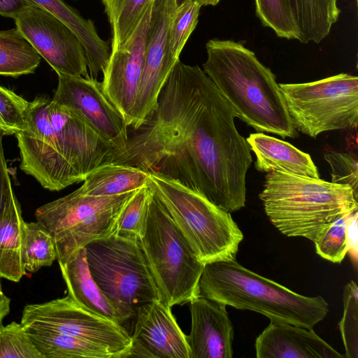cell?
Masks as SVG:
<instances>
[{"label": "cell", "instance_id": "obj_1", "mask_svg": "<svg viewBox=\"0 0 358 358\" xmlns=\"http://www.w3.org/2000/svg\"><path fill=\"white\" fill-rule=\"evenodd\" d=\"M235 113L198 66L178 60L144 122L111 163L176 181L232 213L245 206L252 159Z\"/></svg>", "mask_w": 358, "mask_h": 358}, {"label": "cell", "instance_id": "obj_2", "mask_svg": "<svg viewBox=\"0 0 358 358\" xmlns=\"http://www.w3.org/2000/svg\"><path fill=\"white\" fill-rule=\"evenodd\" d=\"M206 49L203 71L236 117L258 132L296 136L275 76L253 51L238 42L217 38L209 40Z\"/></svg>", "mask_w": 358, "mask_h": 358}, {"label": "cell", "instance_id": "obj_3", "mask_svg": "<svg viewBox=\"0 0 358 358\" xmlns=\"http://www.w3.org/2000/svg\"><path fill=\"white\" fill-rule=\"evenodd\" d=\"M199 293L226 306L262 314L273 322L308 329L329 312L322 296L301 295L243 267L236 259L204 264Z\"/></svg>", "mask_w": 358, "mask_h": 358}, {"label": "cell", "instance_id": "obj_4", "mask_svg": "<svg viewBox=\"0 0 358 358\" xmlns=\"http://www.w3.org/2000/svg\"><path fill=\"white\" fill-rule=\"evenodd\" d=\"M357 196L348 185L270 171L259 199L282 234L315 242L334 220L357 210Z\"/></svg>", "mask_w": 358, "mask_h": 358}, {"label": "cell", "instance_id": "obj_5", "mask_svg": "<svg viewBox=\"0 0 358 358\" xmlns=\"http://www.w3.org/2000/svg\"><path fill=\"white\" fill-rule=\"evenodd\" d=\"M148 185L200 262L236 259L243 234L230 213L176 181L150 174Z\"/></svg>", "mask_w": 358, "mask_h": 358}, {"label": "cell", "instance_id": "obj_6", "mask_svg": "<svg viewBox=\"0 0 358 358\" xmlns=\"http://www.w3.org/2000/svg\"><path fill=\"white\" fill-rule=\"evenodd\" d=\"M85 249L93 279L124 322L140 306L159 300L138 238L112 234L92 240Z\"/></svg>", "mask_w": 358, "mask_h": 358}, {"label": "cell", "instance_id": "obj_7", "mask_svg": "<svg viewBox=\"0 0 358 358\" xmlns=\"http://www.w3.org/2000/svg\"><path fill=\"white\" fill-rule=\"evenodd\" d=\"M139 240L162 303L171 308L199 296L204 264L153 192Z\"/></svg>", "mask_w": 358, "mask_h": 358}, {"label": "cell", "instance_id": "obj_8", "mask_svg": "<svg viewBox=\"0 0 358 358\" xmlns=\"http://www.w3.org/2000/svg\"><path fill=\"white\" fill-rule=\"evenodd\" d=\"M134 192L90 196L77 189L38 208L36 221L52 236L59 265L92 240L115 234L118 215Z\"/></svg>", "mask_w": 358, "mask_h": 358}, {"label": "cell", "instance_id": "obj_9", "mask_svg": "<svg viewBox=\"0 0 358 358\" xmlns=\"http://www.w3.org/2000/svg\"><path fill=\"white\" fill-rule=\"evenodd\" d=\"M279 86L295 130L315 138L323 132L357 127V76L343 73Z\"/></svg>", "mask_w": 358, "mask_h": 358}, {"label": "cell", "instance_id": "obj_10", "mask_svg": "<svg viewBox=\"0 0 358 358\" xmlns=\"http://www.w3.org/2000/svg\"><path fill=\"white\" fill-rule=\"evenodd\" d=\"M24 327L52 331L99 345L115 358H127L131 336L119 323L90 311L71 297L27 304L20 322Z\"/></svg>", "mask_w": 358, "mask_h": 358}, {"label": "cell", "instance_id": "obj_11", "mask_svg": "<svg viewBox=\"0 0 358 358\" xmlns=\"http://www.w3.org/2000/svg\"><path fill=\"white\" fill-rule=\"evenodd\" d=\"M50 99L39 95L29 101L27 127L15 134L20 155V169L50 191H60L80 182L58 152L48 117Z\"/></svg>", "mask_w": 358, "mask_h": 358}, {"label": "cell", "instance_id": "obj_12", "mask_svg": "<svg viewBox=\"0 0 358 358\" xmlns=\"http://www.w3.org/2000/svg\"><path fill=\"white\" fill-rule=\"evenodd\" d=\"M14 20L17 29L57 74L90 78L83 43L59 18L29 4Z\"/></svg>", "mask_w": 358, "mask_h": 358}, {"label": "cell", "instance_id": "obj_13", "mask_svg": "<svg viewBox=\"0 0 358 358\" xmlns=\"http://www.w3.org/2000/svg\"><path fill=\"white\" fill-rule=\"evenodd\" d=\"M48 110L58 152L80 182L113 162L115 148L77 113L52 99Z\"/></svg>", "mask_w": 358, "mask_h": 358}, {"label": "cell", "instance_id": "obj_14", "mask_svg": "<svg viewBox=\"0 0 358 358\" xmlns=\"http://www.w3.org/2000/svg\"><path fill=\"white\" fill-rule=\"evenodd\" d=\"M176 0H152L143 69L129 127L138 128L155 107L159 94L177 62L169 52V29Z\"/></svg>", "mask_w": 358, "mask_h": 358}, {"label": "cell", "instance_id": "obj_15", "mask_svg": "<svg viewBox=\"0 0 358 358\" xmlns=\"http://www.w3.org/2000/svg\"><path fill=\"white\" fill-rule=\"evenodd\" d=\"M52 101L77 113L115 149L122 150L128 139V127L104 94L101 82L92 78L57 74Z\"/></svg>", "mask_w": 358, "mask_h": 358}, {"label": "cell", "instance_id": "obj_16", "mask_svg": "<svg viewBox=\"0 0 358 358\" xmlns=\"http://www.w3.org/2000/svg\"><path fill=\"white\" fill-rule=\"evenodd\" d=\"M152 6V1L127 42L111 51L103 73V91L128 127L142 77Z\"/></svg>", "mask_w": 358, "mask_h": 358}, {"label": "cell", "instance_id": "obj_17", "mask_svg": "<svg viewBox=\"0 0 358 358\" xmlns=\"http://www.w3.org/2000/svg\"><path fill=\"white\" fill-rule=\"evenodd\" d=\"M135 316L129 357L189 358L186 335L170 307L155 300L140 306Z\"/></svg>", "mask_w": 358, "mask_h": 358}, {"label": "cell", "instance_id": "obj_18", "mask_svg": "<svg viewBox=\"0 0 358 358\" xmlns=\"http://www.w3.org/2000/svg\"><path fill=\"white\" fill-rule=\"evenodd\" d=\"M189 303V358H231L234 327L227 306L201 296Z\"/></svg>", "mask_w": 358, "mask_h": 358}, {"label": "cell", "instance_id": "obj_19", "mask_svg": "<svg viewBox=\"0 0 358 358\" xmlns=\"http://www.w3.org/2000/svg\"><path fill=\"white\" fill-rule=\"evenodd\" d=\"M257 358H341L313 329L271 321L255 341Z\"/></svg>", "mask_w": 358, "mask_h": 358}, {"label": "cell", "instance_id": "obj_20", "mask_svg": "<svg viewBox=\"0 0 358 358\" xmlns=\"http://www.w3.org/2000/svg\"><path fill=\"white\" fill-rule=\"evenodd\" d=\"M256 157L255 169L260 172L280 171L319 178L320 174L310 156L290 143L262 132L246 138Z\"/></svg>", "mask_w": 358, "mask_h": 358}, {"label": "cell", "instance_id": "obj_21", "mask_svg": "<svg viewBox=\"0 0 358 358\" xmlns=\"http://www.w3.org/2000/svg\"><path fill=\"white\" fill-rule=\"evenodd\" d=\"M68 295L90 311L119 324L124 322L93 279L87 264L85 248L73 253L59 264Z\"/></svg>", "mask_w": 358, "mask_h": 358}, {"label": "cell", "instance_id": "obj_22", "mask_svg": "<svg viewBox=\"0 0 358 358\" xmlns=\"http://www.w3.org/2000/svg\"><path fill=\"white\" fill-rule=\"evenodd\" d=\"M59 18L78 37L83 45L90 76L96 79L108 64L111 49L99 36L93 21L84 18L64 0H26Z\"/></svg>", "mask_w": 358, "mask_h": 358}, {"label": "cell", "instance_id": "obj_23", "mask_svg": "<svg viewBox=\"0 0 358 358\" xmlns=\"http://www.w3.org/2000/svg\"><path fill=\"white\" fill-rule=\"evenodd\" d=\"M24 223L20 204L13 191L0 215V278L17 282L26 274Z\"/></svg>", "mask_w": 358, "mask_h": 358}, {"label": "cell", "instance_id": "obj_24", "mask_svg": "<svg viewBox=\"0 0 358 358\" xmlns=\"http://www.w3.org/2000/svg\"><path fill=\"white\" fill-rule=\"evenodd\" d=\"M150 173L134 166L109 163L90 173L79 191L90 196H114L136 191L148 185Z\"/></svg>", "mask_w": 358, "mask_h": 358}, {"label": "cell", "instance_id": "obj_25", "mask_svg": "<svg viewBox=\"0 0 358 358\" xmlns=\"http://www.w3.org/2000/svg\"><path fill=\"white\" fill-rule=\"evenodd\" d=\"M337 1L288 0L299 31V41L319 43L329 34L341 13Z\"/></svg>", "mask_w": 358, "mask_h": 358}, {"label": "cell", "instance_id": "obj_26", "mask_svg": "<svg viewBox=\"0 0 358 358\" xmlns=\"http://www.w3.org/2000/svg\"><path fill=\"white\" fill-rule=\"evenodd\" d=\"M24 328L43 358H115L107 349L79 338L52 331Z\"/></svg>", "mask_w": 358, "mask_h": 358}, {"label": "cell", "instance_id": "obj_27", "mask_svg": "<svg viewBox=\"0 0 358 358\" xmlns=\"http://www.w3.org/2000/svg\"><path fill=\"white\" fill-rule=\"evenodd\" d=\"M41 59L17 28L0 30V76L17 78L34 73Z\"/></svg>", "mask_w": 358, "mask_h": 358}, {"label": "cell", "instance_id": "obj_28", "mask_svg": "<svg viewBox=\"0 0 358 358\" xmlns=\"http://www.w3.org/2000/svg\"><path fill=\"white\" fill-rule=\"evenodd\" d=\"M152 1L102 0L111 27V51L127 42Z\"/></svg>", "mask_w": 358, "mask_h": 358}, {"label": "cell", "instance_id": "obj_29", "mask_svg": "<svg viewBox=\"0 0 358 358\" xmlns=\"http://www.w3.org/2000/svg\"><path fill=\"white\" fill-rule=\"evenodd\" d=\"M57 259L53 238L38 222L24 223V264L26 271L35 273L50 266Z\"/></svg>", "mask_w": 358, "mask_h": 358}, {"label": "cell", "instance_id": "obj_30", "mask_svg": "<svg viewBox=\"0 0 358 358\" xmlns=\"http://www.w3.org/2000/svg\"><path fill=\"white\" fill-rule=\"evenodd\" d=\"M152 195L148 183L136 190L120 212L115 234L140 238L143 234Z\"/></svg>", "mask_w": 358, "mask_h": 358}, {"label": "cell", "instance_id": "obj_31", "mask_svg": "<svg viewBox=\"0 0 358 358\" xmlns=\"http://www.w3.org/2000/svg\"><path fill=\"white\" fill-rule=\"evenodd\" d=\"M254 1L256 15L263 26L271 29L278 37L298 40L299 31L288 0Z\"/></svg>", "mask_w": 358, "mask_h": 358}, {"label": "cell", "instance_id": "obj_32", "mask_svg": "<svg viewBox=\"0 0 358 358\" xmlns=\"http://www.w3.org/2000/svg\"><path fill=\"white\" fill-rule=\"evenodd\" d=\"M357 211L334 220L314 242L317 255L333 263L340 264L344 259L349 250V224Z\"/></svg>", "mask_w": 358, "mask_h": 358}, {"label": "cell", "instance_id": "obj_33", "mask_svg": "<svg viewBox=\"0 0 358 358\" xmlns=\"http://www.w3.org/2000/svg\"><path fill=\"white\" fill-rule=\"evenodd\" d=\"M201 8L196 1L187 0L175 10L169 36V52L175 62L179 60L184 45L198 23Z\"/></svg>", "mask_w": 358, "mask_h": 358}, {"label": "cell", "instance_id": "obj_34", "mask_svg": "<svg viewBox=\"0 0 358 358\" xmlns=\"http://www.w3.org/2000/svg\"><path fill=\"white\" fill-rule=\"evenodd\" d=\"M343 315L339 322L345 353L348 358L358 357V289L350 281L343 289Z\"/></svg>", "mask_w": 358, "mask_h": 358}, {"label": "cell", "instance_id": "obj_35", "mask_svg": "<svg viewBox=\"0 0 358 358\" xmlns=\"http://www.w3.org/2000/svg\"><path fill=\"white\" fill-rule=\"evenodd\" d=\"M29 101L0 85V129L6 135L26 129Z\"/></svg>", "mask_w": 358, "mask_h": 358}, {"label": "cell", "instance_id": "obj_36", "mask_svg": "<svg viewBox=\"0 0 358 358\" xmlns=\"http://www.w3.org/2000/svg\"><path fill=\"white\" fill-rule=\"evenodd\" d=\"M43 358L21 323L0 327V358Z\"/></svg>", "mask_w": 358, "mask_h": 358}, {"label": "cell", "instance_id": "obj_37", "mask_svg": "<svg viewBox=\"0 0 358 358\" xmlns=\"http://www.w3.org/2000/svg\"><path fill=\"white\" fill-rule=\"evenodd\" d=\"M324 157L331 168V182L350 186L358 195V163L352 152L331 150Z\"/></svg>", "mask_w": 358, "mask_h": 358}, {"label": "cell", "instance_id": "obj_38", "mask_svg": "<svg viewBox=\"0 0 358 358\" xmlns=\"http://www.w3.org/2000/svg\"><path fill=\"white\" fill-rule=\"evenodd\" d=\"M5 135L6 133L0 129V215L13 192L3 148V137Z\"/></svg>", "mask_w": 358, "mask_h": 358}, {"label": "cell", "instance_id": "obj_39", "mask_svg": "<svg viewBox=\"0 0 358 358\" xmlns=\"http://www.w3.org/2000/svg\"><path fill=\"white\" fill-rule=\"evenodd\" d=\"M29 4L26 0H0V15L15 19Z\"/></svg>", "mask_w": 358, "mask_h": 358}, {"label": "cell", "instance_id": "obj_40", "mask_svg": "<svg viewBox=\"0 0 358 358\" xmlns=\"http://www.w3.org/2000/svg\"><path fill=\"white\" fill-rule=\"evenodd\" d=\"M357 211L355 213L348 227V241L350 256L354 259V263L357 262Z\"/></svg>", "mask_w": 358, "mask_h": 358}, {"label": "cell", "instance_id": "obj_41", "mask_svg": "<svg viewBox=\"0 0 358 358\" xmlns=\"http://www.w3.org/2000/svg\"><path fill=\"white\" fill-rule=\"evenodd\" d=\"M10 299L3 292L0 282V327L3 324L2 322L4 317L10 313Z\"/></svg>", "mask_w": 358, "mask_h": 358}, {"label": "cell", "instance_id": "obj_42", "mask_svg": "<svg viewBox=\"0 0 358 358\" xmlns=\"http://www.w3.org/2000/svg\"><path fill=\"white\" fill-rule=\"evenodd\" d=\"M199 3L201 6H216L221 0H194Z\"/></svg>", "mask_w": 358, "mask_h": 358}, {"label": "cell", "instance_id": "obj_43", "mask_svg": "<svg viewBox=\"0 0 358 358\" xmlns=\"http://www.w3.org/2000/svg\"><path fill=\"white\" fill-rule=\"evenodd\" d=\"M185 1H187V0H176L177 7H178L179 6H180V5H181L182 3H184Z\"/></svg>", "mask_w": 358, "mask_h": 358}]
</instances>
